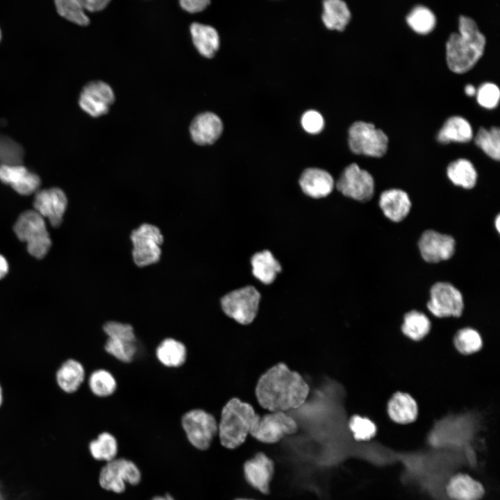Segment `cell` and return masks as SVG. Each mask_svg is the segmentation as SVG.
I'll list each match as a JSON object with an SVG mask.
<instances>
[{"label":"cell","mask_w":500,"mask_h":500,"mask_svg":"<svg viewBox=\"0 0 500 500\" xmlns=\"http://www.w3.org/2000/svg\"><path fill=\"white\" fill-rule=\"evenodd\" d=\"M85 378V370L83 365L73 358L62 362L56 375L58 385L68 394L76 392L84 382Z\"/></svg>","instance_id":"cell-25"},{"label":"cell","mask_w":500,"mask_h":500,"mask_svg":"<svg viewBox=\"0 0 500 500\" xmlns=\"http://www.w3.org/2000/svg\"><path fill=\"white\" fill-rule=\"evenodd\" d=\"M13 231L33 257L40 259L49 251L51 241L44 218L35 210H26L17 218Z\"/></svg>","instance_id":"cell-5"},{"label":"cell","mask_w":500,"mask_h":500,"mask_svg":"<svg viewBox=\"0 0 500 500\" xmlns=\"http://www.w3.org/2000/svg\"><path fill=\"white\" fill-rule=\"evenodd\" d=\"M189 131L192 141L197 144H212L221 136L223 124L215 113L205 112L192 119Z\"/></svg>","instance_id":"cell-19"},{"label":"cell","mask_w":500,"mask_h":500,"mask_svg":"<svg viewBox=\"0 0 500 500\" xmlns=\"http://www.w3.org/2000/svg\"><path fill=\"white\" fill-rule=\"evenodd\" d=\"M194 46L198 52L207 58H212L219 47L217 31L211 26L194 22L190 26Z\"/></svg>","instance_id":"cell-26"},{"label":"cell","mask_w":500,"mask_h":500,"mask_svg":"<svg viewBox=\"0 0 500 500\" xmlns=\"http://www.w3.org/2000/svg\"><path fill=\"white\" fill-rule=\"evenodd\" d=\"M210 3V1L208 0H182L179 1L180 6L190 13L201 12Z\"/></svg>","instance_id":"cell-42"},{"label":"cell","mask_w":500,"mask_h":500,"mask_svg":"<svg viewBox=\"0 0 500 500\" xmlns=\"http://www.w3.org/2000/svg\"><path fill=\"white\" fill-rule=\"evenodd\" d=\"M67 206V197L60 188L38 190L35 193L34 210L43 218H47L53 227H58L62 223Z\"/></svg>","instance_id":"cell-16"},{"label":"cell","mask_w":500,"mask_h":500,"mask_svg":"<svg viewBox=\"0 0 500 500\" xmlns=\"http://www.w3.org/2000/svg\"><path fill=\"white\" fill-rule=\"evenodd\" d=\"M431 322L424 313L417 310L407 312L401 326L403 333L408 338L418 341L423 339L429 332Z\"/></svg>","instance_id":"cell-33"},{"label":"cell","mask_w":500,"mask_h":500,"mask_svg":"<svg viewBox=\"0 0 500 500\" xmlns=\"http://www.w3.org/2000/svg\"><path fill=\"white\" fill-rule=\"evenodd\" d=\"M102 330L106 335L104 351L119 362L128 364L138 351V339L133 326L117 320L106 322Z\"/></svg>","instance_id":"cell-4"},{"label":"cell","mask_w":500,"mask_h":500,"mask_svg":"<svg viewBox=\"0 0 500 500\" xmlns=\"http://www.w3.org/2000/svg\"><path fill=\"white\" fill-rule=\"evenodd\" d=\"M0 181L22 195L35 193L41 183L39 176L22 164L0 165Z\"/></svg>","instance_id":"cell-17"},{"label":"cell","mask_w":500,"mask_h":500,"mask_svg":"<svg viewBox=\"0 0 500 500\" xmlns=\"http://www.w3.org/2000/svg\"><path fill=\"white\" fill-rule=\"evenodd\" d=\"M8 269L9 266L6 259L0 254V280L7 274Z\"/></svg>","instance_id":"cell-44"},{"label":"cell","mask_w":500,"mask_h":500,"mask_svg":"<svg viewBox=\"0 0 500 500\" xmlns=\"http://www.w3.org/2000/svg\"><path fill=\"white\" fill-rule=\"evenodd\" d=\"M335 185L342 194L359 201H369L374 192L373 176L356 163L344 169Z\"/></svg>","instance_id":"cell-12"},{"label":"cell","mask_w":500,"mask_h":500,"mask_svg":"<svg viewBox=\"0 0 500 500\" xmlns=\"http://www.w3.org/2000/svg\"><path fill=\"white\" fill-rule=\"evenodd\" d=\"M155 356L162 366L171 369L178 368L187 362L188 350L181 340L167 337L156 346Z\"/></svg>","instance_id":"cell-22"},{"label":"cell","mask_w":500,"mask_h":500,"mask_svg":"<svg viewBox=\"0 0 500 500\" xmlns=\"http://www.w3.org/2000/svg\"><path fill=\"white\" fill-rule=\"evenodd\" d=\"M453 342L456 349L464 355L477 352L483 345L480 334L472 328L459 330L455 335Z\"/></svg>","instance_id":"cell-36"},{"label":"cell","mask_w":500,"mask_h":500,"mask_svg":"<svg viewBox=\"0 0 500 500\" xmlns=\"http://www.w3.org/2000/svg\"><path fill=\"white\" fill-rule=\"evenodd\" d=\"M476 99L480 106L487 109H492L497 106L500 91L497 85L492 83H485L476 90Z\"/></svg>","instance_id":"cell-40"},{"label":"cell","mask_w":500,"mask_h":500,"mask_svg":"<svg viewBox=\"0 0 500 500\" xmlns=\"http://www.w3.org/2000/svg\"><path fill=\"white\" fill-rule=\"evenodd\" d=\"M447 175L456 185L472 189L477 181L478 174L474 165L465 158L457 159L448 165Z\"/></svg>","instance_id":"cell-30"},{"label":"cell","mask_w":500,"mask_h":500,"mask_svg":"<svg viewBox=\"0 0 500 500\" xmlns=\"http://www.w3.org/2000/svg\"><path fill=\"white\" fill-rule=\"evenodd\" d=\"M151 500H175L170 494H167L164 496H157Z\"/></svg>","instance_id":"cell-46"},{"label":"cell","mask_w":500,"mask_h":500,"mask_svg":"<svg viewBox=\"0 0 500 500\" xmlns=\"http://www.w3.org/2000/svg\"><path fill=\"white\" fill-rule=\"evenodd\" d=\"M463 307L461 292L451 283L438 282L431 287L427 308L433 315L438 317H459Z\"/></svg>","instance_id":"cell-13"},{"label":"cell","mask_w":500,"mask_h":500,"mask_svg":"<svg viewBox=\"0 0 500 500\" xmlns=\"http://www.w3.org/2000/svg\"><path fill=\"white\" fill-rule=\"evenodd\" d=\"M494 226L498 232L500 231V217L498 215L494 220Z\"/></svg>","instance_id":"cell-47"},{"label":"cell","mask_w":500,"mask_h":500,"mask_svg":"<svg viewBox=\"0 0 500 500\" xmlns=\"http://www.w3.org/2000/svg\"><path fill=\"white\" fill-rule=\"evenodd\" d=\"M301 376L278 363L261 376L256 388L260 405L272 412H284L301 406L309 394Z\"/></svg>","instance_id":"cell-1"},{"label":"cell","mask_w":500,"mask_h":500,"mask_svg":"<svg viewBox=\"0 0 500 500\" xmlns=\"http://www.w3.org/2000/svg\"><path fill=\"white\" fill-rule=\"evenodd\" d=\"M260 300V292L249 285L226 294L221 299L220 303L228 317L242 324H248L256 316Z\"/></svg>","instance_id":"cell-9"},{"label":"cell","mask_w":500,"mask_h":500,"mask_svg":"<svg viewBox=\"0 0 500 500\" xmlns=\"http://www.w3.org/2000/svg\"><path fill=\"white\" fill-rule=\"evenodd\" d=\"M299 185L302 191L312 198L328 195L334 188V180L326 171L319 168H308L301 174Z\"/></svg>","instance_id":"cell-21"},{"label":"cell","mask_w":500,"mask_h":500,"mask_svg":"<svg viewBox=\"0 0 500 500\" xmlns=\"http://www.w3.org/2000/svg\"><path fill=\"white\" fill-rule=\"evenodd\" d=\"M181 423L190 443L199 450H206L217 434L218 424L214 416L200 408L185 412Z\"/></svg>","instance_id":"cell-8"},{"label":"cell","mask_w":500,"mask_h":500,"mask_svg":"<svg viewBox=\"0 0 500 500\" xmlns=\"http://www.w3.org/2000/svg\"><path fill=\"white\" fill-rule=\"evenodd\" d=\"M55 6L58 13L71 22L80 26L89 24L90 19L78 0H58Z\"/></svg>","instance_id":"cell-37"},{"label":"cell","mask_w":500,"mask_h":500,"mask_svg":"<svg viewBox=\"0 0 500 500\" xmlns=\"http://www.w3.org/2000/svg\"><path fill=\"white\" fill-rule=\"evenodd\" d=\"M408 26L419 34H427L435 28L436 18L434 13L424 6H415L407 15Z\"/></svg>","instance_id":"cell-34"},{"label":"cell","mask_w":500,"mask_h":500,"mask_svg":"<svg viewBox=\"0 0 500 500\" xmlns=\"http://www.w3.org/2000/svg\"><path fill=\"white\" fill-rule=\"evenodd\" d=\"M322 21L330 30L342 31L351 19L347 3L342 0H327L323 2Z\"/></svg>","instance_id":"cell-29"},{"label":"cell","mask_w":500,"mask_h":500,"mask_svg":"<svg viewBox=\"0 0 500 500\" xmlns=\"http://www.w3.org/2000/svg\"><path fill=\"white\" fill-rule=\"evenodd\" d=\"M298 429L296 422L284 412H272L263 417L258 415L249 433L265 443H275Z\"/></svg>","instance_id":"cell-11"},{"label":"cell","mask_w":500,"mask_h":500,"mask_svg":"<svg viewBox=\"0 0 500 500\" xmlns=\"http://www.w3.org/2000/svg\"><path fill=\"white\" fill-rule=\"evenodd\" d=\"M485 37L475 21L461 15L458 32L450 35L446 43V60L450 70L463 74L470 70L483 54Z\"/></svg>","instance_id":"cell-2"},{"label":"cell","mask_w":500,"mask_h":500,"mask_svg":"<svg viewBox=\"0 0 500 500\" xmlns=\"http://www.w3.org/2000/svg\"><path fill=\"white\" fill-rule=\"evenodd\" d=\"M473 138V131L469 122L460 116L449 117L444 123L437 135V140L442 144L451 142H467Z\"/></svg>","instance_id":"cell-27"},{"label":"cell","mask_w":500,"mask_h":500,"mask_svg":"<svg viewBox=\"0 0 500 500\" xmlns=\"http://www.w3.org/2000/svg\"><path fill=\"white\" fill-rule=\"evenodd\" d=\"M24 151L12 138L0 134V165L22 164Z\"/></svg>","instance_id":"cell-38"},{"label":"cell","mask_w":500,"mask_h":500,"mask_svg":"<svg viewBox=\"0 0 500 500\" xmlns=\"http://www.w3.org/2000/svg\"><path fill=\"white\" fill-rule=\"evenodd\" d=\"M112 88L101 81L88 83L82 89L78 98L81 108L93 117L107 114L115 101Z\"/></svg>","instance_id":"cell-14"},{"label":"cell","mask_w":500,"mask_h":500,"mask_svg":"<svg viewBox=\"0 0 500 500\" xmlns=\"http://www.w3.org/2000/svg\"><path fill=\"white\" fill-rule=\"evenodd\" d=\"M474 142L490 158L499 160L500 158V131L498 127H492L487 130L484 127L479 128Z\"/></svg>","instance_id":"cell-35"},{"label":"cell","mask_w":500,"mask_h":500,"mask_svg":"<svg viewBox=\"0 0 500 500\" xmlns=\"http://www.w3.org/2000/svg\"><path fill=\"white\" fill-rule=\"evenodd\" d=\"M378 203L384 215L394 222L405 219L411 208L408 194L397 188L383 191L380 195Z\"/></svg>","instance_id":"cell-20"},{"label":"cell","mask_w":500,"mask_h":500,"mask_svg":"<svg viewBox=\"0 0 500 500\" xmlns=\"http://www.w3.org/2000/svg\"><path fill=\"white\" fill-rule=\"evenodd\" d=\"M235 500H251V499H237Z\"/></svg>","instance_id":"cell-49"},{"label":"cell","mask_w":500,"mask_h":500,"mask_svg":"<svg viewBox=\"0 0 500 500\" xmlns=\"http://www.w3.org/2000/svg\"><path fill=\"white\" fill-rule=\"evenodd\" d=\"M130 238L133 246L132 256L137 266L146 267L160 260V246L164 238L158 227L142 224L131 232Z\"/></svg>","instance_id":"cell-7"},{"label":"cell","mask_w":500,"mask_h":500,"mask_svg":"<svg viewBox=\"0 0 500 500\" xmlns=\"http://www.w3.org/2000/svg\"><path fill=\"white\" fill-rule=\"evenodd\" d=\"M251 264L253 276L264 284L272 283L281 271L280 263L268 250L255 253Z\"/></svg>","instance_id":"cell-28"},{"label":"cell","mask_w":500,"mask_h":500,"mask_svg":"<svg viewBox=\"0 0 500 500\" xmlns=\"http://www.w3.org/2000/svg\"><path fill=\"white\" fill-rule=\"evenodd\" d=\"M141 480L138 467L131 460L115 458L101 469L99 476L100 486L108 491L122 493L126 489V483L135 485Z\"/></svg>","instance_id":"cell-10"},{"label":"cell","mask_w":500,"mask_h":500,"mask_svg":"<svg viewBox=\"0 0 500 500\" xmlns=\"http://www.w3.org/2000/svg\"><path fill=\"white\" fill-rule=\"evenodd\" d=\"M349 426L354 438L359 441L369 440L377 432L376 426L372 420L359 415L352 416Z\"/></svg>","instance_id":"cell-39"},{"label":"cell","mask_w":500,"mask_h":500,"mask_svg":"<svg viewBox=\"0 0 500 500\" xmlns=\"http://www.w3.org/2000/svg\"><path fill=\"white\" fill-rule=\"evenodd\" d=\"M465 92L467 95L472 97L476 94V89L474 85L468 84L465 88Z\"/></svg>","instance_id":"cell-45"},{"label":"cell","mask_w":500,"mask_h":500,"mask_svg":"<svg viewBox=\"0 0 500 500\" xmlns=\"http://www.w3.org/2000/svg\"><path fill=\"white\" fill-rule=\"evenodd\" d=\"M89 451L96 460L109 462L115 458L118 451L117 441L108 432H103L89 443Z\"/></svg>","instance_id":"cell-32"},{"label":"cell","mask_w":500,"mask_h":500,"mask_svg":"<svg viewBox=\"0 0 500 500\" xmlns=\"http://www.w3.org/2000/svg\"><path fill=\"white\" fill-rule=\"evenodd\" d=\"M301 125L303 129L311 134L320 133L324 125L322 115L315 110H308L301 117Z\"/></svg>","instance_id":"cell-41"},{"label":"cell","mask_w":500,"mask_h":500,"mask_svg":"<svg viewBox=\"0 0 500 500\" xmlns=\"http://www.w3.org/2000/svg\"><path fill=\"white\" fill-rule=\"evenodd\" d=\"M84 10L98 12L103 10L110 2L109 0H78Z\"/></svg>","instance_id":"cell-43"},{"label":"cell","mask_w":500,"mask_h":500,"mask_svg":"<svg viewBox=\"0 0 500 500\" xmlns=\"http://www.w3.org/2000/svg\"><path fill=\"white\" fill-rule=\"evenodd\" d=\"M418 247L425 261L435 263L449 260L453 256L456 242L449 235L426 230L419 240Z\"/></svg>","instance_id":"cell-15"},{"label":"cell","mask_w":500,"mask_h":500,"mask_svg":"<svg viewBox=\"0 0 500 500\" xmlns=\"http://www.w3.org/2000/svg\"><path fill=\"white\" fill-rule=\"evenodd\" d=\"M348 144L354 153L380 158L387 152L388 138L374 124L360 121L350 126Z\"/></svg>","instance_id":"cell-6"},{"label":"cell","mask_w":500,"mask_h":500,"mask_svg":"<svg viewBox=\"0 0 500 500\" xmlns=\"http://www.w3.org/2000/svg\"><path fill=\"white\" fill-rule=\"evenodd\" d=\"M272 460L262 452L247 460L244 465V476L248 483L263 494L269 492V484L274 474Z\"/></svg>","instance_id":"cell-18"},{"label":"cell","mask_w":500,"mask_h":500,"mask_svg":"<svg viewBox=\"0 0 500 500\" xmlns=\"http://www.w3.org/2000/svg\"><path fill=\"white\" fill-rule=\"evenodd\" d=\"M258 415L250 404L237 398L229 400L222 408L218 424L217 433L222 445L227 449L241 445Z\"/></svg>","instance_id":"cell-3"},{"label":"cell","mask_w":500,"mask_h":500,"mask_svg":"<svg viewBox=\"0 0 500 500\" xmlns=\"http://www.w3.org/2000/svg\"><path fill=\"white\" fill-rule=\"evenodd\" d=\"M387 410L392 421L402 424L414 422L418 414L415 400L409 394L402 392L392 395L388 401Z\"/></svg>","instance_id":"cell-24"},{"label":"cell","mask_w":500,"mask_h":500,"mask_svg":"<svg viewBox=\"0 0 500 500\" xmlns=\"http://www.w3.org/2000/svg\"><path fill=\"white\" fill-rule=\"evenodd\" d=\"M1 29H0V40H1Z\"/></svg>","instance_id":"cell-50"},{"label":"cell","mask_w":500,"mask_h":500,"mask_svg":"<svg viewBox=\"0 0 500 500\" xmlns=\"http://www.w3.org/2000/svg\"><path fill=\"white\" fill-rule=\"evenodd\" d=\"M446 491L448 497L453 500H479L485 494L482 484L465 474L452 476Z\"/></svg>","instance_id":"cell-23"},{"label":"cell","mask_w":500,"mask_h":500,"mask_svg":"<svg viewBox=\"0 0 500 500\" xmlns=\"http://www.w3.org/2000/svg\"><path fill=\"white\" fill-rule=\"evenodd\" d=\"M88 383L91 392L99 398L111 397L115 394L118 386L116 377L104 368L94 370L88 377Z\"/></svg>","instance_id":"cell-31"},{"label":"cell","mask_w":500,"mask_h":500,"mask_svg":"<svg viewBox=\"0 0 500 500\" xmlns=\"http://www.w3.org/2000/svg\"><path fill=\"white\" fill-rule=\"evenodd\" d=\"M3 391H2V388H1V385H0V407L1 406V405H2V403H3Z\"/></svg>","instance_id":"cell-48"}]
</instances>
